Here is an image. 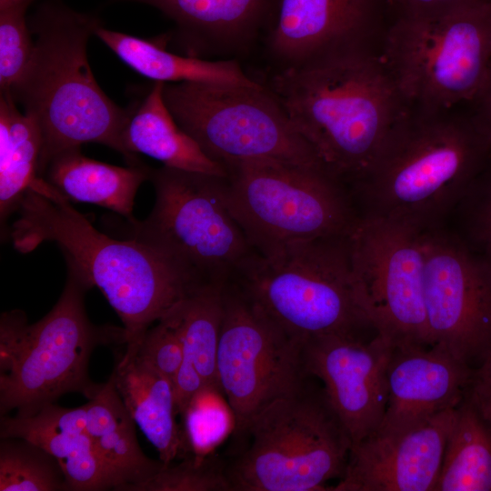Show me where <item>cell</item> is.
I'll return each mask as SVG.
<instances>
[{"label":"cell","mask_w":491,"mask_h":491,"mask_svg":"<svg viewBox=\"0 0 491 491\" xmlns=\"http://www.w3.org/2000/svg\"><path fill=\"white\" fill-rule=\"evenodd\" d=\"M149 171L144 164L121 167L95 161L75 147L55 155L40 177L70 202L100 205L131 223L136 192Z\"/></svg>","instance_id":"cb8c5ba5"},{"label":"cell","mask_w":491,"mask_h":491,"mask_svg":"<svg viewBox=\"0 0 491 491\" xmlns=\"http://www.w3.org/2000/svg\"><path fill=\"white\" fill-rule=\"evenodd\" d=\"M110 377L132 418L158 451L159 460L167 465L185 455L173 381L125 353L117 356Z\"/></svg>","instance_id":"44dd1931"},{"label":"cell","mask_w":491,"mask_h":491,"mask_svg":"<svg viewBox=\"0 0 491 491\" xmlns=\"http://www.w3.org/2000/svg\"><path fill=\"white\" fill-rule=\"evenodd\" d=\"M491 157V137L468 104L412 110L373 169L351 190L360 215L421 230L443 225Z\"/></svg>","instance_id":"3957f363"},{"label":"cell","mask_w":491,"mask_h":491,"mask_svg":"<svg viewBox=\"0 0 491 491\" xmlns=\"http://www.w3.org/2000/svg\"><path fill=\"white\" fill-rule=\"evenodd\" d=\"M266 87L324 168L349 190L409 117L381 54H353L274 71Z\"/></svg>","instance_id":"6da1fadb"},{"label":"cell","mask_w":491,"mask_h":491,"mask_svg":"<svg viewBox=\"0 0 491 491\" xmlns=\"http://www.w3.org/2000/svg\"><path fill=\"white\" fill-rule=\"evenodd\" d=\"M225 167L226 205L258 254L347 235L359 217L350 190L323 167L267 159Z\"/></svg>","instance_id":"52a82bcc"},{"label":"cell","mask_w":491,"mask_h":491,"mask_svg":"<svg viewBox=\"0 0 491 491\" xmlns=\"http://www.w3.org/2000/svg\"><path fill=\"white\" fill-rule=\"evenodd\" d=\"M394 346L378 334L326 336L304 344L308 376L322 382L352 445L381 425L388 399L387 367Z\"/></svg>","instance_id":"2e32d148"},{"label":"cell","mask_w":491,"mask_h":491,"mask_svg":"<svg viewBox=\"0 0 491 491\" xmlns=\"http://www.w3.org/2000/svg\"><path fill=\"white\" fill-rule=\"evenodd\" d=\"M473 370L437 346H394L387 367V405L377 429L402 430L456 407Z\"/></svg>","instance_id":"ac0fdd59"},{"label":"cell","mask_w":491,"mask_h":491,"mask_svg":"<svg viewBox=\"0 0 491 491\" xmlns=\"http://www.w3.org/2000/svg\"><path fill=\"white\" fill-rule=\"evenodd\" d=\"M32 441L59 462L69 491H105L115 483L100 457L86 426L84 405L75 408L55 403L29 416H0V438Z\"/></svg>","instance_id":"ffe728a7"},{"label":"cell","mask_w":491,"mask_h":491,"mask_svg":"<svg viewBox=\"0 0 491 491\" xmlns=\"http://www.w3.org/2000/svg\"><path fill=\"white\" fill-rule=\"evenodd\" d=\"M138 491H232V486L211 455H190L175 465L165 464Z\"/></svg>","instance_id":"d6a6232c"},{"label":"cell","mask_w":491,"mask_h":491,"mask_svg":"<svg viewBox=\"0 0 491 491\" xmlns=\"http://www.w3.org/2000/svg\"><path fill=\"white\" fill-rule=\"evenodd\" d=\"M225 283H204L175 307L184 346L181 366L195 367L207 386L221 390L217 352Z\"/></svg>","instance_id":"83f0119b"},{"label":"cell","mask_w":491,"mask_h":491,"mask_svg":"<svg viewBox=\"0 0 491 491\" xmlns=\"http://www.w3.org/2000/svg\"><path fill=\"white\" fill-rule=\"evenodd\" d=\"M218 388L205 386L189 402L184 412L182 429L185 454L205 456L235 429L234 412Z\"/></svg>","instance_id":"f546056e"},{"label":"cell","mask_w":491,"mask_h":491,"mask_svg":"<svg viewBox=\"0 0 491 491\" xmlns=\"http://www.w3.org/2000/svg\"><path fill=\"white\" fill-rule=\"evenodd\" d=\"M246 450L226 469L232 490L319 491L344 476L351 439L323 386L306 381L260 410Z\"/></svg>","instance_id":"ba28073f"},{"label":"cell","mask_w":491,"mask_h":491,"mask_svg":"<svg viewBox=\"0 0 491 491\" xmlns=\"http://www.w3.org/2000/svg\"><path fill=\"white\" fill-rule=\"evenodd\" d=\"M67 279L53 308L33 325L22 310L0 318V416L35 415L67 393L89 399L101 384L88 365L100 345L126 343L124 327L97 326L85 308L88 288L67 268Z\"/></svg>","instance_id":"5b68a950"},{"label":"cell","mask_w":491,"mask_h":491,"mask_svg":"<svg viewBox=\"0 0 491 491\" xmlns=\"http://www.w3.org/2000/svg\"><path fill=\"white\" fill-rule=\"evenodd\" d=\"M150 5L172 20L175 39L190 56L236 59L271 28L280 0H115Z\"/></svg>","instance_id":"d6986e66"},{"label":"cell","mask_w":491,"mask_h":491,"mask_svg":"<svg viewBox=\"0 0 491 491\" xmlns=\"http://www.w3.org/2000/svg\"><path fill=\"white\" fill-rule=\"evenodd\" d=\"M86 426L95 448L112 474L117 491H138L165 465L146 456L135 433V422L111 377L84 405Z\"/></svg>","instance_id":"7402d4cb"},{"label":"cell","mask_w":491,"mask_h":491,"mask_svg":"<svg viewBox=\"0 0 491 491\" xmlns=\"http://www.w3.org/2000/svg\"><path fill=\"white\" fill-rule=\"evenodd\" d=\"M456 407L413 426L376 430L351 446L334 491H434Z\"/></svg>","instance_id":"e0dca14e"},{"label":"cell","mask_w":491,"mask_h":491,"mask_svg":"<svg viewBox=\"0 0 491 491\" xmlns=\"http://www.w3.org/2000/svg\"><path fill=\"white\" fill-rule=\"evenodd\" d=\"M394 22L390 0H280L266 35L276 69L353 54H381Z\"/></svg>","instance_id":"9a60e30c"},{"label":"cell","mask_w":491,"mask_h":491,"mask_svg":"<svg viewBox=\"0 0 491 491\" xmlns=\"http://www.w3.org/2000/svg\"><path fill=\"white\" fill-rule=\"evenodd\" d=\"M95 35L125 65L155 82L202 83L258 87L236 59L208 60L181 55L157 42L98 26Z\"/></svg>","instance_id":"d4e9b609"},{"label":"cell","mask_w":491,"mask_h":491,"mask_svg":"<svg viewBox=\"0 0 491 491\" xmlns=\"http://www.w3.org/2000/svg\"><path fill=\"white\" fill-rule=\"evenodd\" d=\"M17 212L14 247L26 254L44 242L56 243L67 268L88 290L98 287L121 319L127 353L135 352L153 323L204 284L157 249L97 230L43 177L32 183Z\"/></svg>","instance_id":"7a4b0ae2"},{"label":"cell","mask_w":491,"mask_h":491,"mask_svg":"<svg viewBox=\"0 0 491 491\" xmlns=\"http://www.w3.org/2000/svg\"><path fill=\"white\" fill-rule=\"evenodd\" d=\"M394 20H429L491 0H390Z\"/></svg>","instance_id":"e575fe53"},{"label":"cell","mask_w":491,"mask_h":491,"mask_svg":"<svg viewBox=\"0 0 491 491\" xmlns=\"http://www.w3.org/2000/svg\"><path fill=\"white\" fill-rule=\"evenodd\" d=\"M43 146L39 125L31 115L21 113L13 97L0 98V218L1 225L19 205L38 176Z\"/></svg>","instance_id":"4316f807"},{"label":"cell","mask_w":491,"mask_h":491,"mask_svg":"<svg viewBox=\"0 0 491 491\" xmlns=\"http://www.w3.org/2000/svg\"><path fill=\"white\" fill-rule=\"evenodd\" d=\"M28 6L0 9V88L10 95L31 62L35 42L25 13Z\"/></svg>","instance_id":"1f68e13d"},{"label":"cell","mask_w":491,"mask_h":491,"mask_svg":"<svg viewBox=\"0 0 491 491\" xmlns=\"http://www.w3.org/2000/svg\"><path fill=\"white\" fill-rule=\"evenodd\" d=\"M434 491H491V420L466 393L456 407Z\"/></svg>","instance_id":"484cf974"},{"label":"cell","mask_w":491,"mask_h":491,"mask_svg":"<svg viewBox=\"0 0 491 491\" xmlns=\"http://www.w3.org/2000/svg\"><path fill=\"white\" fill-rule=\"evenodd\" d=\"M382 57L412 110L467 104L491 66V3L429 20L396 19Z\"/></svg>","instance_id":"9c48e42d"},{"label":"cell","mask_w":491,"mask_h":491,"mask_svg":"<svg viewBox=\"0 0 491 491\" xmlns=\"http://www.w3.org/2000/svg\"><path fill=\"white\" fill-rule=\"evenodd\" d=\"M467 104L491 137V66L482 86Z\"/></svg>","instance_id":"8d00e7d4"},{"label":"cell","mask_w":491,"mask_h":491,"mask_svg":"<svg viewBox=\"0 0 491 491\" xmlns=\"http://www.w3.org/2000/svg\"><path fill=\"white\" fill-rule=\"evenodd\" d=\"M216 368L238 432L265 406L310 376L304 344L280 328L231 279L223 286Z\"/></svg>","instance_id":"4fadbf2b"},{"label":"cell","mask_w":491,"mask_h":491,"mask_svg":"<svg viewBox=\"0 0 491 491\" xmlns=\"http://www.w3.org/2000/svg\"><path fill=\"white\" fill-rule=\"evenodd\" d=\"M163 97L177 125L224 165L267 159L324 168L263 85L165 83Z\"/></svg>","instance_id":"8fae6325"},{"label":"cell","mask_w":491,"mask_h":491,"mask_svg":"<svg viewBox=\"0 0 491 491\" xmlns=\"http://www.w3.org/2000/svg\"><path fill=\"white\" fill-rule=\"evenodd\" d=\"M223 177L150 167L155 201L129 237L157 249L201 283H225L256 252L231 214Z\"/></svg>","instance_id":"30bf717a"},{"label":"cell","mask_w":491,"mask_h":491,"mask_svg":"<svg viewBox=\"0 0 491 491\" xmlns=\"http://www.w3.org/2000/svg\"><path fill=\"white\" fill-rule=\"evenodd\" d=\"M0 491H69L57 459L21 437L0 438Z\"/></svg>","instance_id":"f1b7e54d"},{"label":"cell","mask_w":491,"mask_h":491,"mask_svg":"<svg viewBox=\"0 0 491 491\" xmlns=\"http://www.w3.org/2000/svg\"><path fill=\"white\" fill-rule=\"evenodd\" d=\"M165 83L156 81L141 105L133 111L123 133L129 165L142 164L137 155L155 158L165 166L226 176L224 165L210 158L175 122L166 106Z\"/></svg>","instance_id":"603a6c76"},{"label":"cell","mask_w":491,"mask_h":491,"mask_svg":"<svg viewBox=\"0 0 491 491\" xmlns=\"http://www.w3.org/2000/svg\"><path fill=\"white\" fill-rule=\"evenodd\" d=\"M452 215L456 218L454 232L491 264V157Z\"/></svg>","instance_id":"4dcf8cb0"},{"label":"cell","mask_w":491,"mask_h":491,"mask_svg":"<svg viewBox=\"0 0 491 491\" xmlns=\"http://www.w3.org/2000/svg\"><path fill=\"white\" fill-rule=\"evenodd\" d=\"M348 235L292 243L269 255L254 252L231 280L302 344L376 333L353 279Z\"/></svg>","instance_id":"8992f818"},{"label":"cell","mask_w":491,"mask_h":491,"mask_svg":"<svg viewBox=\"0 0 491 491\" xmlns=\"http://www.w3.org/2000/svg\"><path fill=\"white\" fill-rule=\"evenodd\" d=\"M175 307L145 331L134 354H127L135 355L173 383L184 360L183 341Z\"/></svg>","instance_id":"836d02e7"},{"label":"cell","mask_w":491,"mask_h":491,"mask_svg":"<svg viewBox=\"0 0 491 491\" xmlns=\"http://www.w3.org/2000/svg\"><path fill=\"white\" fill-rule=\"evenodd\" d=\"M466 393L482 414L491 420V352L485 361L473 370Z\"/></svg>","instance_id":"d590c367"},{"label":"cell","mask_w":491,"mask_h":491,"mask_svg":"<svg viewBox=\"0 0 491 491\" xmlns=\"http://www.w3.org/2000/svg\"><path fill=\"white\" fill-rule=\"evenodd\" d=\"M429 346L477 368L491 352V264L444 225L423 232Z\"/></svg>","instance_id":"5bb4252c"},{"label":"cell","mask_w":491,"mask_h":491,"mask_svg":"<svg viewBox=\"0 0 491 491\" xmlns=\"http://www.w3.org/2000/svg\"><path fill=\"white\" fill-rule=\"evenodd\" d=\"M33 0H0V9H5L14 6H28Z\"/></svg>","instance_id":"74e56055"},{"label":"cell","mask_w":491,"mask_h":491,"mask_svg":"<svg viewBox=\"0 0 491 491\" xmlns=\"http://www.w3.org/2000/svg\"><path fill=\"white\" fill-rule=\"evenodd\" d=\"M100 25L95 15L61 0L44 2L29 20L33 56L11 97L42 131L38 176L55 155L86 143L106 145L129 162L123 133L133 111L105 94L87 59V42Z\"/></svg>","instance_id":"277c9868"},{"label":"cell","mask_w":491,"mask_h":491,"mask_svg":"<svg viewBox=\"0 0 491 491\" xmlns=\"http://www.w3.org/2000/svg\"><path fill=\"white\" fill-rule=\"evenodd\" d=\"M423 232L405 222L359 214L348 235L361 304L376 333L394 346H429Z\"/></svg>","instance_id":"7c38bea8"}]
</instances>
